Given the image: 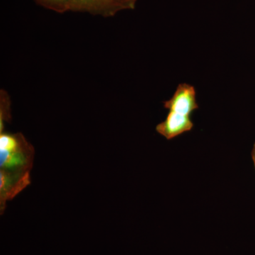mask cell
<instances>
[{"label":"cell","instance_id":"cell-2","mask_svg":"<svg viewBox=\"0 0 255 255\" xmlns=\"http://www.w3.org/2000/svg\"><path fill=\"white\" fill-rule=\"evenodd\" d=\"M68 11L90 13L104 17L115 16L119 11L132 9L123 0H68Z\"/></svg>","mask_w":255,"mask_h":255},{"label":"cell","instance_id":"cell-4","mask_svg":"<svg viewBox=\"0 0 255 255\" xmlns=\"http://www.w3.org/2000/svg\"><path fill=\"white\" fill-rule=\"evenodd\" d=\"M193 128L194 123L190 117L169 112L163 122L156 127V131L167 140H171L190 131Z\"/></svg>","mask_w":255,"mask_h":255},{"label":"cell","instance_id":"cell-1","mask_svg":"<svg viewBox=\"0 0 255 255\" xmlns=\"http://www.w3.org/2000/svg\"><path fill=\"white\" fill-rule=\"evenodd\" d=\"M34 149L21 133L0 134V210L31 184Z\"/></svg>","mask_w":255,"mask_h":255},{"label":"cell","instance_id":"cell-7","mask_svg":"<svg viewBox=\"0 0 255 255\" xmlns=\"http://www.w3.org/2000/svg\"><path fill=\"white\" fill-rule=\"evenodd\" d=\"M252 156H253V162H254L255 167V144L254 145V147H253V153H252Z\"/></svg>","mask_w":255,"mask_h":255},{"label":"cell","instance_id":"cell-3","mask_svg":"<svg viewBox=\"0 0 255 255\" xmlns=\"http://www.w3.org/2000/svg\"><path fill=\"white\" fill-rule=\"evenodd\" d=\"M164 107L169 112L191 117L199 109L195 88L189 84H179L173 96L164 102Z\"/></svg>","mask_w":255,"mask_h":255},{"label":"cell","instance_id":"cell-5","mask_svg":"<svg viewBox=\"0 0 255 255\" xmlns=\"http://www.w3.org/2000/svg\"><path fill=\"white\" fill-rule=\"evenodd\" d=\"M39 5L46 9L58 13L66 12L68 11V0H34Z\"/></svg>","mask_w":255,"mask_h":255},{"label":"cell","instance_id":"cell-6","mask_svg":"<svg viewBox=\"0 0 255 255\" xmlns=\"http://www.w3.org/2000/svg\"><path fill=\"white\" fill-rule=\"evenodd\" d=\"M126 3H127L132 9H135V4H136L137 0H123Z\"/></svg>","mask_w":255,"mask_h":255}]
</instances>
